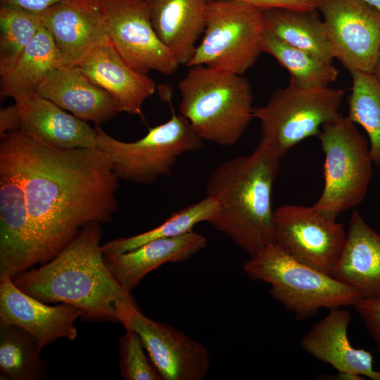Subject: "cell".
Segmentation results:
<instances>
[{
	"instance_id": "cell-38",
	"label": "cell",
	"mask_w": 380,
	"mask_h": 380,
	"mask_svg": "<svg viewBox=\"0 0 380 380\" xmlns=\"http://www.w3.org/2000/svg\"><path fill=\"white\" fill-rule=\"evenodd\" d=\"M379 173H380V172H379Z\"/></svg>"
},
{
	"instance_id": "cell-32",
	"label": "cell",
	"mask_w": 380,
	"mask_h": 380,
	"mask_svg": "<svg viewBox=\"0 0 380 380\" xmlns=\"http://www.w3.org/2000/svg\"><path fill=\"white\" fill-rule=\"evenodd\" d=\"M380 355V298H360L353 305Z\"/></svg>"
},
{
	"instance_id": "cell-24",
	"label": "cell",
	"mask_w": 380,
	"mask_h": 380,
	"mask_svg": "<svg viewBox=\"0 0 380 380\" xmlns=\"http://www.w3.org/2000/svg\"><path fill=\"white\" fill-rule=\"evenodd\" d=\"M64 65L48 30L42 25L13 66L0 75L1 95L11 97L36 92L46 77Z\"/></svg>"
},
{
	"instance_id": "cell-37",
	"label": "cell",
	"mask_w": 380,
	"mask_h": 380,
	"mask_svg": "<svg viewBox=\"0 0 380 380\" xmlns=\"http://www.w3.org/2000/svg\"><path fill=\"white\" fill-rule=\"evenodd\" d=\"M380 12V0H362Z\"/></svg>"
},
{
	"instance_id": "cell-15",
	"label": "cell",
	"mask_w": 380,
	"mask_h": 380,
	"mask_svg": "<svg viewBox=\"0 0 380 380\" xmlns=\"http://www.w3.org/2000/svg\"><path fill=\"white\" fill-rule=\"evenodd\" d=\"M39 16L64 65H77L110 42L101 0H62Z\"/></svg>"
},
{
	"instance_id": "cell-23",
	"label": "cell",
	"mask_w": 380,
	"mask_h": 380,
	"mask_svg": "<svg viewBox=\"0 0 380 380\" xmlns=\"http://www.w3.org/2000/svg\"><path fill=\"white\" fill-rule=\"evenodd\" d=\"M153 27L179 65H187L205 28L208 0H144Z\"/></svg>"
},
{
	"instance_id": "cell-3",
	"label": "cell",
	"mask_w": 380,
	"mask_h": 380,
	"mask_svg": "<svg viewBox=\"0 0 380 380\" xmlns=\"http://www.w3.org/2000/svg\"><path fill=\"white\" fill-rule=\"evenodd\" d=\"M279 159L259 141L251 153L219 165L206 183L205 196L218 206L208 223L250 257L274 243L271 196Z\"/></svg>"
},
{
	"instance_id": "cell-34",
	"label": "cell",
	"mask_w": 380,
	"mask_h": 380,
	"mask_svg": "<svg viewBox=\"0 0 380 380\" xmlns=\"http://www.w3.org/2000/svg\"><path fill=\"white\" fill-rule=\"evenodd\" d=\"M62 0H0V4L39 15Z\"/></svg>"
},
{
	"instance_id": "cell-27",
	"label": "cell",
	"mask_w": 380,
	"mask_h": 380,
	"mask_svg": "<svg viewBox=\"0 0 380 380\" xmlns=\"http://www.w3.org/2000/svg\"><path fill=\"white\" fill-rule=\"evenodd\" d=\"M262 52L272 56L290 74V83L298 87H326L335 82L338 70L312 54L288 44L266 30Z\"/></svg>"
},
{
	"instance_id": "cell-2",
	"label": "cell",
	"mask_w": 380,
	"mask_h": 380,
	"mask_svg": "<svg viewBox=\"0 0 380 380\" xmlns=\"http://www.w3.org/2000/svg\"><path fill=\"white\" fill-rule=\"evenodd\" d=\"M100 225H85L52 259L13 277L14 284L45 303L76 306L88 321L120 322L117 304L135 301L115 280L105 262Z\"/></svg>"
},
{
	"instance_id": "cell-14",
	"label": "cell",
	"mask_w": 380,
	"mask_h": 380,
	"mask_svg": "<svg viewBox=\"0 0 380 380\" xmlns=\"http://www.w3.org/2000/svg\"><path fill=\"white\" fill-rule=\"evenodd\" d=\"M35 244L25 193L9 156L0 149V280L32 267Z\"/></svg>"
},
{
	"instance_id": "cell-28",
	"label": "cell",
	"mask_w": 380,
	"mask_h": 380,
	"mask_svg": "<svg viewBox=\"0 0 380 380\" xmlns=\"http://www.w3.org/2000/svg\"><path fill=\"white\" fill-rule=\"evenodd\" d=\"M218 210L217 201L207 196L172 214L159 226L147 232L129 237L115 239L101 244L103 255L122 253L151 241L178 236L193 231L197 224L209 222Z\"/></svg>"
},
{
	"instance_id": "cell-7",
	"label": "cell",
	"mask_w": 380,
	"mask_h": 380,
	"mask_svg": "<svg viewBox=\"0 0 380 380\" xmlns=\"http://www.w3.org/2000/svg\"><path fill=\"white\" fill-rule=\"evenodd\" d=\"M265 32L263 10L235 0L208 1L203 37L186 65L243 75L262 52Z\"/></svg>"
},
{
	"instance_id": "cell-18",
	"label": "cell",
	"mask_w": 380,
	"mask_h": 380,
	"mask_svg": "<svg viewBox=\"0 0 380 380\" xmlns=\"http://www.w3.org/2000/svg\"><path fill=\"white\" fill-rule=\"evenodd\" d=\"M36 92L75 117L96 125L108 122L120 112L116 99L77 65H62L53 70Z\"/></svg>"
},
{
	"instance_id": "cell-12",
	"label": "cell",
	"mask_w": 380,
	"mask_h": 380,
	"mask_svg": "<svg viewBox=\"0 0 380 380\" xmlns=\"http://www.w3.org/2000/svg\"><path fill=\"white\" fill-rule=\"evenodd\" d=\"M109 39L132 68L174 74L180 65L158 37L144 0H101Z\"/></svg>"
},
{
	"instance_id": "cell-21",
	"label": "cell",
	"mask_w": 380,
	"mask_h": 380,
	"mask_svg": "<svg viewBox=\"0 0 380 380\" xmlns=\"http://www.w3.org/2000/svg\"><path fill=\"white\" fill-rule=\"evenodd\" d=\"M77 65L116 99L120 112L141 115L144 102L156 90L155 81L127 65L110 42L96 49Z\"/></svg>"
},
{
	"instance_id": "cell-35",
	"label": "cell",
	"mask_w": 380,
	"mask_h": 380,
	"mask_svg": "<svg viewBox=\"0 0 380 380\" xmlns=\"http://www.w3.org/2000/svg\"><path fill=\"white\" fill-rule=\"evenodd\" d=\"M20 118L15 104L3 108L0 110V136L18 130Z\"/></svg>"
},
{
	"instance_id": "cell-17",
	"label": "cell",
	"mask_w": 380,
	"mask_h": 380,
	"mask_svg": "<svg viewBox=\"0 0 380 380\" xmlns=\"http://www.w3.org/2000/svg\"><path fill=\"white\" fill-rule=\"evenodd\" d=\"M12 99L20 118L18 130L58 148L96 147L94 128L37 92Z\"/></svg>"
},
{
	"instance_id": "cell-25",
	"label": "cell",
	"mask_w": 380,
	"mask_h": 380,
	"mask_svg": "<svg viewBox=\"0 0 380 380\" xmlns=\"http://www.w3.org/2000/svg\"><path fill=\"white\" fill-rule=\"evenodd\" d=\"M263 11L267 31L288 44L332 63L334 57L324 21L319 18L317 9L270 8Z\"/></svg>"
},
{
	"instance_id": "cell-26",
	"label": "cell",
	"mask_w": 380,
	"mask_h": 380,
	"mask_svg": "<svg viewBox=\"0 0 380 380\" xmlns=\"http://www.w3.org/2000/svg\"><path fill=\"white\" fill-rule=\"evenodd\" d=\"M42 347L30 333L15 325L0 324L1 379L38 380L48 366L40 357Z\"/></svg>"
},
{
	"instance_id": "cell-16",
	"label": "cell",
	"mask_w": 380,
	"mask_h": 380,
	"mask_svg": "<svg viewBox=\"0 0 380 380\" xmlns=\"http://www.w3.org/2000/svg\"><path fill=\"white\" fill-rule=\"evenodd\" d=\"M84 312L65 303L49 305L24 293L12 279L0 280V324L22 328L43 348L58 339L73 341L77 336L75 325Z\"/></svg>"
},
{
	"instance_id": "cell-11",
	"label": "cell",
	"mask_w": 380,
	"mask_h": 380,
	"mask_svg": "<svg viewBox=\"0 0 380 380\" xmlns=\"http://www.w3.org/2000/svg\"><path fill=\"white\" fill-rule=\"evenodd\" d=\"M274 243L295 260L333 276L347 234L315 208L286 204L274 210Z\"/></svg>"
},
{
	"instance_id": "cell-1",
	"label": "cell",
	"mask_w": 380,
	"mask_h": 380,
	"mask_svg": "<svg viewBox=\"0 0 380 380\" xmlns=\"http://www.w3.org/2000/svg\"><path fill=\"white\" fill-rule=\"evenodd\" d=\"M0 137L24 187L36 265L52 259L85 225L113 221L119 179L106 153L56 148L20 130Z\"/></svg>"
},
{
	"instance_id": "cell-4",
	"label": "cell",
	"mask_w": 380,
	"mask_h": 380,
	"mask_svg": "<svg viewBox=\"0 0 380 380\" xmlns=\"http://www.w3.org/2000/svg\"><path fill=\"white\" fill-rule=\"evenodd\" d=\"M189 68L178 84L180 115L201 139L234 145L253 118L248 80L205 65Z\"/></svg>"
},
{
	"instance_id": "cell-33",
	"label": "cell",
	"mask_w": 380,
	"mask_h": 380,
	"mask_svg": "<svg viewBox=\"0 0 380 380\" xmlns=\"http://www.w3.org/2000/svg\"><path fill=\"white\" fill-rule=\"evenodd\" d=\"M214 1V0H208ZM252 5L262 10L286 8L296 11L317 9L316 0H235Z\"/></svg>"
},
{
	"instance_id": "cell-10",
	"label": "cell",
	"mask_w": 380,
	"mask_h": 380,
	"mask_svg": "<svg viewBox=\"0 0 380 380\" xmlns=\"http://www.w3.org/2000/svg\"><path fill=\"white\" fill-rule=\"evenodd\" d=\"M120 323L136 332L162 380H203L210 367L207 348L176 328L145 316L136 302L116 305Z\"/></svg>"
},
{
	"instance_id": "cell-8",
	"label": "cell",
	"mask_w": 380,
	"mask_h": 380,
	"mask_svg": "<svg viewBox=\"0 0 380 380\" xmlns=\"http://www.w3.org/2000/svg\"><path fill=\"white\" fill-rule=\"evenodd\" d=\"M94 129L96 147L110 158L118 179L136 184H151L170 175L178 157L198 151L203 141L180 114L149 128L144 137L133 142L113 138L99 125Z\"/></svg>"
},
{
	"instance_id": "cell-19",
	"label": "cell",
	"mask_w": 380,
	"mask_h": 380,
	"mask_svg": "<svg viewBox=\"0 0 380 380\" xmlns=\"http://www.w3.org/2000/svg\"><path fill=\"white\" fill-rule=\"evenodd\" d=\"M350 321V314L343 307L331 309L302 338L303 350L338 372L380 380V372L373 368L372 353L354 348L349 341Z\"/></svg>"
},
{
	"instance_id": "cell-20",
	"label": "cell",
	"mask_w": 380,
	"mask_h": 380,
	"mask_svg": "<svg viewBox=\"0 0 380 380\" xmlns=\"http://www.w3.org/2000/svg\"><path fill=\"white\" fill-rule=\"evenodd\" d=\"M206 238L194 231L151 241L133 250L116 255H103L113 277L127 293L150 272L167 262H184L203 249Z\"/></svg>"
},
{
	"instance_id": "cell-22",
	"label": "cell",
	"mask_w": 380,
	"mask_h": 380,
	"mask_svg": "<svg viewBox=\"0 0 380 380\" xmlns=\"http://www.w3.org/2000/svg\"><path fill=\"white\" fill-rule=\"evenodd\" d=\"M362 298H380V234L354 210L345 246L333 274Z\"/></svg>"
},
{
	"instance_id": "cell-36",
	"label": "cell",
	"mask_w": 380,
	"mask_h": 380,
	"mask_svg": "<svg viewBox=\"0 0 380 380\" xmlns=\"http://www.w3.org/2000/svg\"><path fill=\"white\" fill-rule=\"evenodd\" d=\"M372 75L378 84L380 85V49L376 58Z\"/></svg>"
},
{
	"instance_id": "cell-13",
	"label": "cell",
	"mask_w": 380,
	"mask_h": 380,
	"mask_svg": "<svg viewBox=\"0 0 380 380\" xmlns=\"http://www.w3.org/2000/svg\"><path fill=\"white\" fill-rule=\"evenodd\" d=\"M334 58L352 72H373L380 49V12L362 0H316Z\"/></svg>"
},
{
	"instance_id": "cell-31",
	"label": "cell",
	"mask_w": 380,
	"mask_h": 380,
	"mask_svg": "<svg viewBox=\"0 0 380 380\" xmlns=\"http://www.w3.org/2000/svg\"><path fill=\"white\" fill-rule=\"evenodd\" d=\"M119 346L120 372L125 380H162L136 332L126 330Z\"/></svg>"
},
{
	"instance_id": "cell-5",
	"label": "cell",
	"mask_w": 380,
	"mask_h": 380,
	"mask_svg": "<svg viewBox=\"0 0 380 380\" xmlns=\"http://www.w3.org/2000/svg\"><path fill=\"white\" fill-rule=\"evenodd\" d=\"M243 270L251 278L270 284L273 298L298 320L315 316L321 308L353 305L362 298L354 289L295 260L274 243L251 256Z\"/></svg>"
},
{
	"instance_id": "cell-30",
	"label": "cell",
	"mask_w": 380,
	"mask_h": 380,
	"mask_svg": "<svg viewBox=\"0 0 380 380\" xmlns=\"http://www.w3.org/2000/svg\"><path fill=\"white\" fill-rule=\"evenodd\" d=\"M42 25L39 15L0 6V75L13 66Z\"/></svg>"
},
{
	"instance_id": "cell-6",
	"label": "cell",
	"mask_w": 380,
	"mask_h": 380,
	"mask_svg": "<svg viewBox=\"0 0 380 380\" xmlns=\"http://www.w3.org/2000/svg\"><path fill=\"white\" fill-rule=\"evenodd\" d=\"M324 153V187L312 206L336 220L365 197L373 175L372 158L366 139L348 117L324 123L317 135Z\"/></svg>"
},
{
	"instance_id": "cell-29",
	"label": "cell",
	"mask_w": 380,
	"mask_h": 380,
	"mask_svg": "<svg viewBox=\"0 0 380 380\" xmlns=\"http://www.w3.org/2000/svg\"><path fill=\"white\" fill-rule=\"evenodd\" d=\"M350 73L353 83L347 116L366 131L372 160L380 164V85L372 73Z\"/></svg>"
},
{
	"instance_id": "cell-9",
	"label": "cell",
	"mask_w": 380,
	"mask_h": 380,
	"mask_svg": "<svg viewBox=\"0 0 380 380\" xmlns=\"http://www.w3.org/2000/svg\"><path fill=\"white\" fill-rule=\"evenodd\" d=\"M344 93L342 89H304L291 83L276 89L265 106L253 108V118L260 122V141L281 158L341 115L338 109Z\"/></svg>"
}]
</instances>
